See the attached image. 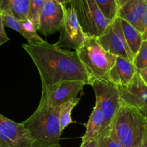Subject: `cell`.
Masks as SVG:
<instances>
[{"label":"cell","mask_w":147,"mask_h":147,"mask_svg":"<svg viewBox=\"0 0 147 147\" xmlns=\"http://www.w3.org/2000/svg\"><path fill=\"white\" fill-rule=\"evenodd\" d=\"M46 1L47 0H30L27 19L33 22L37 30L38 29L39 16Z\"/></svg>","instance_id":"ffe728a7"},{"label":"cell","mask_w":147,"mask_h":147,"mask_svg":"<svg viewBox=\"0 0 147 147\" xmlns=\"http://www.w3.org/2000/svg\"><path fill=\"white\" fill-rule=\"evenodd\" d=\"M138 70L133 62L117 56L116 60L109 73V80L116 86L128 84Z\"/></svg>","instance_id":"5bb4252c"},{"label":"cell","mask_w":147,"mask_h":147,"mask_svg":"<svg viewBox=\"0 0 147 147\" xmlns=\"http://www.w3.org/2000/svg\"><path fill=\"white\" fill-rule=\"evenodd\" d=\"M120 19L125 41L133 55L135 57L143 41L142 34L128 22L121 18Z\"/></svg>","instance_id":"e0dca14e"},{"label":"cell","mask_w":147,"mask_h":147,"mask_svg":"<svg viewBox=\"0 0 147 147\" xmlns=\"http://www.w3.org/2000/svg\"><path fill=\"white\" fill-rule=\"evenodd\" d=\"M59 111L60 107L39 104L35 111L22 122L33 139L32 147H61Z\"/></svg>","instance_id":"7a4b0ae2"},{"label":"cell","mask_w":147,"mask_h":147,"mask_svg":"<svg viewBox=\"0 0 147 147\" xmlns=\"http://www.w3.org/2000/svg\"><path fill=\"white\" fill-rule=\"evenodd\" d=\"M138 74H139V76H141L143 81H144V83H146V85L147 86V67L142 69V70H138Z\"/></svg>","instance_id":"484cf974"},{"label":"cell","mask_w":147,"mask_h":147,"mask_svg":"<svg viewBox=\"0 0 147 147\" xmlns=\"http://www.w3.org/2000/svg\"><path fill=\"white\" fill-rule=\"evenodd\" d=\"M89 85L95 91L96 100L103 113L104 121L100 131L102 133L110 127L122 105L120 95L118 86L110 80L92 78Z\"/></svg>","instance_id":"5b68a950"},{"label":"cell","mask_w":147,"mask_h":147,"mask_svg":"<svg viewBox=\"0 0 147 147\" xmlns=\"http://www.w3.org/2000/svg\"><path fill=\"white\" fill-rule=\"evenodd\" d=\"M79 100L80 98L76 97L73 99H71L60 106L59 123H60V129L61 132H63L69 125L74 123L71 119V112L74 108L79 103Z\"/></svg>","instance_id":"ac0fdd59"},{"label":"cell","mask_w":147,"mask_h":147,"mask_svg":"<svg viewBox=\"0 0 147 147\" xmlns=\"http://www.w3.org/2000/svg\"><path fill=\"white\" fill-rule=\"evenodd\" d=\"M140 147H147V129L144 133L141 144H140Z\"/></svg>","instance_id":"83f0119b"},{"label":"cell","mask_w":147,"mask_h":147,"mask_svg":"<svg viewBox=\"0 0 147 147\" xmlns=\"http://www.w3.org/2000/svg\"><path fill=\"white\" fill-rule=\"evenodd\" d=\"M10 40V38L7 35L4 30V26L2 22V19H1V14L0 13V46L4 43L7 42Z\"/></svg>","instance_id":"cb8c5ba5"},{"label":"cell","mask_w":147,"mask_h":147,"mask_svg":"<svg viewBox=\"0 0 147 147\" xmlns=\"http://www.w3.org/2000/svg\"><path fill=\"white\" fill-rule=\"evenodd\" d=\"M138 110L147 122V105L143 106V107H141V109H138Z\"/></svg>","instance_id":"4316f807"},{"label":"cell","mask_w":147,"mask_h":147,"mask_svg":"<svg viewBox=\"0 0 147 147\" xmlns=\"http://www.w3.org/2000/svg\"><path fill=\"white\" fill-rule=\"evenodd\" d=\"M109 129L122 146L135 147L141 144L147 122L138 109L122 103Z\"/></svg>","instance_id":"3957f363"},{"label":"cell","mask_w":147,"mask_h":147,"mask_svg":"<svg viewBox=\"0 0 147 147\" xmlns=\"http://www.w3.org/2000/svg\"><path fill=\"white\" fill-rule=\"evenodd\" d=\"M98 146V139H93V140H91L89 142H86L85 144H81V146L79 147H97Z\"/></svg>","instance_id":"d4e9b609"},{"label":"cell","mask_w":147,"mask_h":147,"mask_svg":"<svg viewBox=\"0 0 147 147\" xmlns=\"http://www.w3.org/2000/svg\"><path fill=\"white\" fill-rule=\"evenodd\" d=\"M128 1H130V0H116V2H117V4H118V8H120V7H121L122 6H123L124 4H125L126 2H128Z\"/></svg>","instance_id":"f546056e"},{"label":"cell","mask_w":147,"mask_h":147,"mask_svg":"<svg viewBox=\"0 0 147 147\" xmlns=\"http://www.w3.org/2000/svg\"><path fill=\"white\" fill-rule=\"evenodd\" d=\"M104 121V116L100 109L99 103L95 101V105L93 108L92 113L90 114L87 123L86 125V131L82 136V144L97 139L102 130Z\"/></svg>","instance_id":"9a60e30c"},{"label":"cell","mask_w":147,"mask_h":147,"mask_svg":"<svg viewBox=\"0 0 147 147\" xmlns=\"http://www.w3.org/2000/svg\"><path fill=\"white\" fill-rule=\"evenodd\" d=\"M101 46L108 53L133 62L134 56L127 45L122 33L120 19H114L105 31L97 38Z\"/></svg>","instance_id":"ba28073f"},{"label":"cell","mask_w":147,"mask_h":147,"mask_svg":"<svg viewBox=\"0 0 147 147\" xmlns=\"http://www.w3.org/2000/svg\"><path fill=\"white\" fill-rule=\"evenodd\" d=\"M107 19L112 21L118 17V8L116 0H94Z\"/></svg>","instance_id":"d6986e66"},{"label":"cell","mask_w":147,"mask_h":147,"mask_svg":"<svg viewBox=\"0 0 147 147\" xmlns=\"http://www.w3.org/2000/svg\"><path fill=\"white\" fill-rule=\"evenodd\" d=\"M85 85L79 80H64L42 88L39 104L53 108L60 107L71 99L77 97Z\"/></svg>","instance_id":"9c48e42d"},{"label":"cell","mask_w":147,"mask_h":147,"mask_svg":"<svg viewBox=\"0 0 147 147\" xmlns=\"http://www.w3.org/2000/svg\"><path fill=\"white\" fill-rule=\"evenodd\" d=\"M33 139L22 123H19L0 113V147H32Z\"/></svg>","instance_id":"30bf717a"},{"label":"cell","mask_w":147,"mask_h":147,"mask_svg":"<svg viewBox=\"0 0 147 147\" xmlns=\"http://www.w3.org/2000/svg\"><path fill=\"white\" fill-rule=\"evenodd\" d=\"M75 51L91 79L110 80V70L115 64L117 56L107 52L96 37H87L84 42Z\"/></svg>","instance_id":"277c9868"},{"label":"cell","mask_w":147,"mask_h":147,"mask_svg":"<svg viewBox=\"0 0 147 147\" xmlns=\"http://www.w3.org/2000/svg\"><path fill=\"white\" fill-rule=\"evenodd\" d=\"M35 65L42 88L64 80H79L89 85L90 76L76 51H69L45 42L41 44H23Z\"/></svg>","instance_id":"6da1fadb"},{"label":"cell","mask_w":147,"mask_h":147,"mask_svg":"<svg viewBox=\"0 0 147 147\" xmlns=\"http://www.w3.org/2000/svg\"><path fill=\"white\" fill-rule=\"evenodd\" d=\"M87 38L78 20L71 3L64 6V18L60 30L59 40L55 45L61 48L77 50Z\"/></svg>","instance_id":"52a82bcc"},{"label":"cell","mask_w":147,"mask_h":147,"mask_svg":"<svg viewBox=\"0 0 147 147\" xmlns=\"http://www.w3.org/2000/svg\"><path fill=\"white\" fill-rule=\"evenodd\" d=\"M144 0H130L118 9V17L133 26L141 34H144L143 14Z\"/></svg>","instance_id":"4fadbf2b"},{"label":"cell","mask_w":147,"mask_h":147,"mask_svg":"<svg viewBox=\"0 0 147 147\" xmlns=\"http://www.w3.org/2000/svg\"><path fill=\"white\" fill-rule=\"evenodd\" d=\"M97 139V147H123L110 129L99 134Z\"/></svg>","instance_id":"44dd1931"},{"label":"cell","mask_w":147,"mask_h":147,"mask_svg":"<svg viewBox=\"0 0 147 147\" xmlns=\"http://www.w3.org/2000/svg\"><path fill=\"white\" fill-rule=\"evenodd\" d=\"M71 4L87 37H99L112 22L105 17L94 0H73Z\"/></svg>","instance_id":"8992f818"},{"label":"cell","mask_w":147,"mask_h":147,"mask_svg":"<svg viewBox=\"0 0 147 147\" xmlns=\"http://www.w3.org/2000/svg\"><path fill=\"white\" fill-rule=\"evenodd\" d=\"M117 86L122 103L136 109L147 105V86L138 71L128 84Z\"/></svg>","instance_id":"7c38bea8"},{"label":"cell","mask_w":147,"mask_h":147,"mask_svg":"<svg viewBox=\"0 0 147 147\" xmlns=\"http://www.w3.org/2000/svg\"><path fill=\"white\" fill-rule=\"evenodd\" d=\"M56 1H59V3H61L62 5L66 6L68 5V4H71V3L73 1V0H56Z\"/></svg>","instance_id":"f1b7e54d"},{"label":"cell","mask_w":147,"mask_h":147,"mask_svg":"<svg viewBox=\"0 0 147 147\" xmlns=\"http://www.w3.org/2000/svg\"><path fill=\"white\" fill-rule=\"evenodd\" d=\"M64 18V6L56 0H47L39 16L37 31L50 36L60 31Z\"/></svg>","instance_id":"8fae6325"},{"label":"cell","mask_w":147,"mask_h":147,"mask_svg":"<svg viewBox=\"0 0 147 147\" xmlns=\"http://www.w3.org/2000/svg\"><path fill=\"white\" fill-rule=\"evenodd\" d=\"M30 0H0V13L10 14L19 20H27Z\"/></svg>","instance_id":"2e32d148"},{"label":"cell","mask_w":147,"mask_h":147,"mask_svg":"<svg viewBox=\"0 0 147 147\" xmlns=\"http://www.w3.org/2000/svg\"><path fill=\"white\" fill-rule=\"evenodd\" d=\"M143 26H144V34L143 40L147 39V0H144V14H143Z\"/></svg>","instance_id":"603a6c76"},{"label":"cell","mask_w":147,"mask_h":147,"mask_svg":"<svg viewBox=\"0 0 147 147\" xmlns=\"http://www.w3.org/2000/svg\"><path fill=\"white\" fill-rule=\"evenodd\" d=\"M135 147H140V145H139V146H135Z\"/></svg>","instance_id":"4dcf8cb0"},{"label":"cell","mask_w":147,"mask_h":147,"mask_svg":"<svg viewBox=\"0 0 147 147\" xmlns=\"http://www.w3.org/2000/svg\"><path fill=\"white\" fill-rule=\"evenodd\" d=\"M133 63L138 70L147 67V39L142 41Z\"/></svg>","instance_id":"7402d4cb"}]
</instances>
